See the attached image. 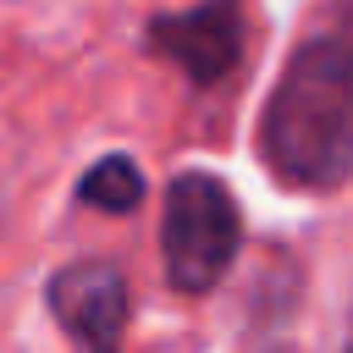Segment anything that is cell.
Returning <instances> with one entry per match:
<instances>
[{"label":"cell","instance_id":"1","mask_svg":"<svg viewBox=\"0 0 353 353\" xmlns=\"http://www.w3.org/2000/svg\"><path fill=\"white\" fill-rule=\"evenodd\" d=\"M259 154L292 188H342L353 176V28L336 17L287 61L259 116Z\"/></svg>","mask_w":353,"mask_h":353},{"label":"cell","instance_id":"2","mask_svg":"<svg viewBox=\"0 0 353 353\" xmlns=\"http://www.w3.org/2000/svg\"><path fill=\"white\" fill-rule=\"evenodd\" d=\"M237 243H243V215H237V199L226 193V182L210 171H182L165 188V221H160L171 287L210 292L232 270Z\"/></svg>","mask_w":353,"mask_h":353},{"label":"cell","instance_id":"3","mask_svg":"<svg viewBox=\"0 0 353 353\" xmlns=\"http://www.w3.org/2000/svg\"><path fill=\"white\" fill-rule=\"evenodd\" d=\"M50 309L55 320L88 347V353H121L127 331V276L105 259H83L50 276Z\"/></svg>","mask_w":353,"mask_h":353},{"label":"cell","instance_id":"4","mask_svg":"<svg viewBox=\"0 0 353 353\" xmlns=\"http://www.w3.org/2000/svg\"><path fill=\"white\" fill-rule=\"evenodd\" d=\"M149 44L165 61H176L193 83H221L243 55V11L237 0H204L193 11L160 17L149 28Z\"/></svg>","mask_w":353,"mask_h":353},{"label":"cell","instance_id":"5","mask_svg":"<svg viewBox=\"0 0 353 353\" xmlns=\"http://www.w3.org/2000/svg\"><path fill=\"white\" fill-rule=\"evenodd\" d=\"M77 193H83V204H94V210L127 215V210L143 204V171H138V160H127V154H105V160L88 165V176H83Z\"/></svg>","mask_w":353,"mask_h":353},{"label":"cell","instance_id":"6","mask_svg":"<svg viewBox=\"0 0 353 353\" xmlns=\"http://www.w3.org/2000/svg\"><path fill=\"white\" fill-rule=\"evenodd\" d=\"M336 22H342V28H353V0H342V6H336Z\"/></svg>","mask_w":353,"mask_h":353},{"label":"cell","instance_id":"7","mask_svg":"<svg viewBox=\"0 0 353 353\" xmlns=\"http://www.w3.org/2000/svg\"><path fill=\"white\" fill-rule=\"evenodd\" d=\"M347 353H353V347H347Z\"/></svg>","mask_w":353,"mask_h":353}]
</instances>
